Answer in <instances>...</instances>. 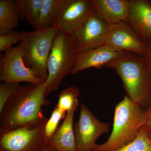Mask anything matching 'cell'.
I'll use <instances>...</instances> for the list:
<instances>
[{
    "label": "cell",
    "mask_w": 151,
    "mask_h": 151,
    "mask_svg": "<svg viewBox=\"0 0 151 151\" xmlns=\"http://www.w3.org/2000/svg\"><path fill=\"white\" fill-rule=\"evenodd\" d=\"M20 42V37L19 32L14 31L7 34L0 35V52L8 50L13 45Z\"/></svg>",
    "instance_id": "cell-23"
},
{
    "label": "cell",
    "mask_w": 151,
    "mask_h": 151,
    "mask_svg": "<svg viewBox=\"0 0 151 151\" xmlns=\"http://www.w3.org/2000/svg\"><path fill=\"white\" fill-rule=\"evenodd\" d=\"M77 108H73L66 113L62 124L47 141L49 147L59 151H78L73 124L74 113Z\"/></svg>",
    "instance_id": "cell-15"
},
{
    "label": "cell",
    "mask_w": 151,
    "mask_h": 151,
    "mask_svg": "<svg viewBox=\"0 0 151 151\" xmlns=\"http://www.w3.org/2000/svg\"><path fill=\"white\" fill-rule=\"evenodd\" d=\"M93 12L110 25L127 22L129 0H90Z\"/></svg>",
    "instance_id": "cell-14"
},
{
    "label": "cell",
    "mask_w": 151,
    "mask_h": 151,
    "mask_svg": "<svg viewBox=\"0 0 151 151\" xmlns=\"http://www.w3.org/2000/svg\"><path fill=\"white\" fill-rule=\"evenodd\" d=\"M105 67L116 70L123 82L127 96L132 101L141 106L146 103L151 87L148 69L144 57L125 52Z\"/></svg>",
    "instance_id": "cell-3"
},
{
    "label": "cell",
    "mask_w": 151,
    "mask_h": 151,
    "mask_svg": "<svg viewBox=\"0 0 151 151\" xmlns=\"http://www.w3.org/2000/svg\"><path fill=\"white\" fill-rule=\"evenodd\" d=\"M93 12L90 0H68L53 27L73 34Z\"/></svg>",
    "instance_id": "cell-11"
},
{
    "label": "cell",
    "mask_w": 151,
    "mask_h": 151,
    "mask_svg": "<svg viewBox=\"0 0 151 151\" xmlns=\"http://www.w3.org/2000/svg\"><path fill=\"white\" fill-rule=\"evenodd\" d=\"M80 90L75 85L66 88L58 95V102L56 106L63 112L67 113L72 109L78 107V97Z\"/></svg>",
    "instance_id": "cell-19"
},
{
    "label": "cell",
    "mask_w": 151,
    "mask_h": 151,
    "mask_svg": "<svg viewBox=\"0 0 151 151\" xmlns=\"http://www.w3.org/2000/svg\"><path fill=\"white\" fill-rule=\"evenodd\" d=\"M116 151H151V138L145 126L133 141Z\"/></svg>",
    "instance_id": "cell-20"
},
{
    "label": "cell",
    "mask_w": 151,
    "mask_h": 151,
    "mask_svg": "<svg viewBox=\"0 0 151 151\" xmlns=\"http://www.w3.org/2000/svg\"><path fill=\"white\" fill-rule=\"evenodd\" d=\"M47 81L21 86L1 113L0 132L20 128H33L47 120L42 108L49 105L46 98Z\"/></svg>",
    "instance_id": "cell-1"
},
{
    "label": "cell",
    "mask_w": 151,
    "mask_h": 151,
    "mask_svg": "<svg viewBox=\"0 0 151 151\" xmlns=\"http://www.w3.org/2000/svg\"><path fill=\"white\" fill-rule=\"evenodd\" d=\"M21 85L19 83L3 82L0 85V114L10 99L17 91Z\"/></svg>",
    "instance_id": "cell-22"
},
{
    "label": "cell",
    "mask_w": 151,
    "mask_h": 151,
    "mask_svg": "<svg viewBox=\"0 0 151 151\" xmlns=\"http://www.w3.org/2000/svg\"><path fill=\"white\" fill-rule=\"evenodd\" d=\"M40 151H59L56 149L53 148L51 147H49L47 146L43 150H42Z\"/></svg>",
    "instance_id": "cell-26"
},
{
    "label": "cell",
    "mask_w": 151,
    "mask_h": 151,
    "mask_svg": "<svg viewBox=\"0 0 151 151\" xmlns=\"http://www.w3.org/2000/svg\"><path fill=\"white\" fill-rule=\"evenodd\" d=\"M104 45L116 51L132 52L143 57L148 47L126 21L110 25Z\"/></svg>",
    "instance_id": "cell-9"
},
{
    "label": "cell",
    "mask_w": 151,
    "mask_h": 151,
    "mask_svg": "<svg viewBox=\"0 0 151 151\" xmlns=\"http://www.w3.org/2000/svg\"><path fill=\"white\" fill-rule=\"evenodd\" d=\"M79 119L73 125L78 151H93L97 139L108 133L109 123L100 122L84 103L80 104Z\"/></svg>",
    "instance_id": "cell-8"
},
{
    "label": "cell",
    "mask_w": 151,
    "mask_h": 151,
    "mask_svg": "<svg viewBox=\"0 0 151 151\" xmlns=\"http://www.w3.org/2000/svg\"><path fill=\"white\" fill-rule=\"evenodd\" d=\"M127 22L141 40L151 44V1L129 0Z\"/></svg>",
    "instance_id": "cell-12"
},
{
    "label": "cell",
    "mask_w": 151,
    "mask_h": 151,
    "mask_svg": "<svg viewBox=\"0 0 151 151\" xmlns=\"http://www.w3.org/2000/svg\"><path fill=\"white\" fill-rule=\"evenodd\" d=\"M146 111L127 95L115 107L113 128L108 140L93 151H116L131 142L145 125Z\"/></svg>",
    "instance_id": "cell-2"
},
{
    "label": "cell",
    "mask_w": 151,
    "mask_h": 151,
    "mask_svg": "<svg viewBox=\"0 0 151 151\" xmlns=\"http://www.w3.org/2000/svg\"><path fill=\"white\" fill-rule=\"evenodd\" d=\"M68 0H43L35 29L53 27Z\"/></svg>",
    "instance_id": "cell-16"
},
{
    "label": "cell",
    "mask_w": 151,
    "mask_h": 151,
    "mask_svg": "<svg viewBox=\"0 0 151 151\" xmlns=\"http://www.w3.org/2000/svg\"><path fill=\"white\" fill-rule=\"evenodd\" d=\"M47 119L33 128H20L1 132L0 151H40L43 150L48 146L45 134V127Z\"/></svg>",
    "instance_id": "cell-6"
},
{
    "label": "cell",
    "mask_w": 151,
    "mask_h": 151,
    "mask_svg": "<svg viewBox=\"0 0 151 151\" xmlns=\"http://www.w3.org/2000/svg\"><path fill=\"white\" fill-rule=\"evenodd\" d=\"M144 57L148 69L151 90V44L148 45L147 49Z\"/></svg>",
    "instance_id": "cell-24"
},
{
    "label": "cell",
    "mask_w": 151,
    "mask_h": 151,
    "mask_svg": "<svg viewBox=\"0 0 151 151\" xmlns=\"http://www.w3.org/2000/svg\"><path fill=\"white\" fill-rule=\"evenodd\" d=\"M1 65L0 81L2 82L40 84L45 81L38 77L34 70L26 65L20 44L5 52Z\"/></svg>",
    "instance_id": "cell-7"
},
{
    "label": "cell",
    "mask_w": 151,
    "mask_h": 151,
    "mask_svg": "<svg viewBox=\"0 0 151 151\" xmlns=\"http://www.w3.org/2000/svg\"><path fill=\"white\" fill-rule=\"evenodd\" d=\"M125 52L116 51L106 45L80 52L71 74L75 75L80 71L92 68L101 69L122 56Z\"/></svg>",
    "instance_id": "cell-13"
},
{
    "label": "cell",
    "mask_w": 151,
    "mask_h": 151,
    "mask_svg": "<svg viewBox=\"0 0 151 151\" xmlns=\"http://www.w3.org/2000/svg\"><path fill=\"white\" fill-rule=\"evenodd\" d=\"M20 19L26 20L35 28L40 15L43 0H15Z\"/></svg>",
    "instance_id": "cell-18"
},
{
    "label": "cell",
    "mask_w": 151,
    "mask_h": 151,
    "mask_svg": "<svg viewBox=\"0 0 151 151\" xmlns=\"http://www.w3.org/2000/svg\"><path fill=\"white\" fill-rule=\"evenodd\" d=\"M66 113L61 111L56 105L55 106L51 116L47 121L45 127V134L47 141L56 132L59 127L58 126L60 122L65 119Z\"/></svg>",
    "instance_id": "cell-21"
},
{
    "label": "cell",
    "mask_w": 151,
    "mask_h": 151,
    "mask_svg": "<svg viewBox=\"0 0 151 151\" xmlns=\"http://www.w3.org/2000/svg\"><path fill=\"white\" fill-rule=\"evenodd\" d=\"M110 25L94 12L73 33L80 52L104 45Z\"/></svg>",
    "instance_id": "cell-10"
},
{
    "label": "cell",
    "mask_w": 151,
    "mask_h": 151,
    "mask_svg": "<svg viewBox=\"0 0 151 151\" xmlns=\"http://www.w3.org/2000/svg\"><path fill=\"white\" fill-rule=\"evenodd\" d=\"M20 19L15 1L0 0V35L14 31Z\"/></svg>",
    "instance_id": "cell-17"
},
{
    "label": "cell",
    "mask_w": 151,
    "mask_h": 151,
    "mask_svg": "<svg viewBox=\"0 0 151 151\" xmlns=\"http://www.w3.org/2000/svg\"><path fill=\"white\" fill-rule=\"evenodd\" d=\"M80 52L73 35L58 29L47 60L46 96L58 90L65 76L71 74Z\"/></svg>",
    "instance_id": "cell-4"
},
{
    "label": "cell",
    "mask_w": 151,
    "mask_h": 151,
    "mask_svg": "<svg viewBox=\"0 0 151 151\" xmlns=\"http://www.w3.org/2000/svg\"><path fill=\"white\" fill-rule=\"evenodd\" d=\"M147 121L145 126L146 130L147 131L150 137L151 138V105L150 108L146 111Z\"/></svg>",
    "instance_id": "cell-25"
},
{
    "label": "cell",
    "mask_w": 151,
    "mask_h": 151,
    "mask_svg": "<svg viewBox=\"0 0 151 151\" xmlns=\"http://www.w3.org/2000/svg\"><path fill=\"white\" fill-rule=\"evenodd\" d=\"M58 29L55 27L30 32H19L20 42L26 65L38 77L46 80L47 63Z\"/></svg>",
    "instance_id": "cell-5"
}]
</instances>
